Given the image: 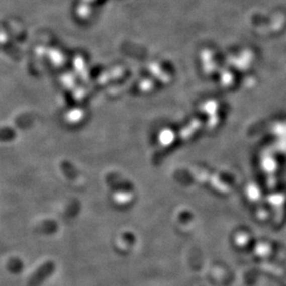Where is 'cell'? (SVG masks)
Wrapping results in <instances>:
<instances>
[{"mask_svg":"<svg viewBox=\"0 0 286 286\" xmlns=\"http://www.w3.org/2000/svg\"><path fill=\"white\" fill-rule=\"evenodd\" d=\"M54 262L47 261L43 263L42 265L37 268V270L32 274L30 279L28 280V286H41L43 282L54 273Z\"/></svg>","mask_w":286,"mask_h":286,"instance_id":"cell-1","label":"cell"}]
</instances>
